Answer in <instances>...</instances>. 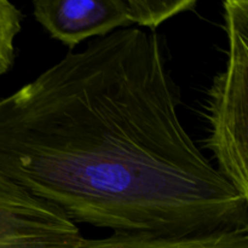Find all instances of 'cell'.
<instances>
[{
  "label": "cell",
  "mask_w": 248,
  "mask_h": 248,
  "mask_svg": "<svg viewBox=\"0 0 248 248\" xmlns=\"http://www.w3.org/2000/svg\"><path fill=\"white\" fill-rule=\"evenodd\" d=\"M82 240L60 208L0 173V248H77Z\"/></svg>",
  "instance_id": "4"
},
{
  "label": "cell",
  "mask_w": 248,
  "mask_h": 248,
  "mask_svg": "<svg viewBox=\"0 0 248 248\" xmlns=\"http://www.w3.org/2000/svg\"><path fill=\"white\" fill-rule=\"evenodd\" d=\"M181 102L161 34L96 38L0 98V173L75 224L178 236L248 229V199L184 128Z\"/></svg>",
  "instance_id": "1"
},
{
  "label": "cell",
  "mask_w": 248,
  "mask_h": 248,
  "mask_svg": "<svg viewBox=\"0 0 248 248\" xmlns=\"http://www.w3.org/2000/svg\"><path fill=\"white\" fill-rule=\"evenodd\" d=\"M23 14L9 0H0V77L12 68L16 58V39L22 29Z\"/></svg>",
  "instance_id": "6"
},
{
  "label": "cell",
  "mask_w": 248,
  "mask_h": 248,
  "mask_svg": "<svg viewBox=\"0 0 248 248\" xmlns=\"http://www.w3.org/2000/svg\"><path fill=\"white\" fill-rule=\"evenodd\" d=\"M222 5L227 61L208 91L205 147L219 173L248 199V0Z\"/></svg>",
  "instance_id": "2"
},
{
  "label": "cell",
  "mask_w": 248,
  "mask_h": 248,
  "mask_svg": "<svg viewBox=\"0 0 248 248\" xmlns=\"http://www.w3.org/2000/svg\"><path fill=\"white\" fill-rule=\"evenodd\" d=\"M196 0H33V16L52 39L69 51L91 38L126 28L156 29Z\"/></svg>",
  "instance_id": "3"
},
{
  "label": "cell",
  "mask_w": 248,
  "mask_h": 248,
  "mask_svg": "<svg viewBox=\"0 0 248 248\" xmlns=\"http://www.w3.org/2000/svg\"><path fill=\"white\" fill-rule=\"evenodd\" d=\"M77 248H248V229L220 230L182 236L113 232L102 239L84 237Z\"/></svg>",
  "instance_id": "5"
}]
</instances>
